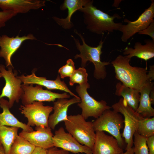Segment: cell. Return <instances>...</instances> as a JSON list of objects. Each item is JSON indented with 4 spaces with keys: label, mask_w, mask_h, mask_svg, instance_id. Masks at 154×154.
<instances>
[{
    "label": "cell",
    "mask_w": 154,
    "mask_h": 154,
    "mask_svg": "<svg viewBox=\"0 0 154 154\" xmlns=\"http://www.w3.org/2000/svg\"><path fill=\"white\" fill-rule=\"evenodd\" d=\"M74 31L80 37L83 43L81 45L78 39L72 35L77 49L80 52V54H77L74 56V59H81V65L82 67L86 66L87 61L92 62L95 67L94 77L97 80L105 79L107 74L106 66L110 63L109 62H102L101 60L100 56L102 53V49L104 41L101 40L96 47L90 46L86 43L84 38L81 34L76 30H74Z\"/></svg>",
    "instance_id": "3957f363"
},
{
    "label": "cell",
    "mask_w": 154,
    "mask_h": 154,
    "mask_svg": "<svg viewBox=\"0 0 154 154\" xmlns=\"http://www.w3.org/2000/svg\"><path fill=\"white\" fill-rule=\"evenodd\" d=\"M139 135L147 138L154 135V117H142L139 121L136 131Z\"/></svg>",
    "instance_id": "484cf974"
},
{
    "label": "cell",
    "mask_w": 154,
    "mask_h": 154,
    "mask_svg": "<svg viewBox=\"0 0 154 154\" xmlns=\"http://www.w3.org/2000/svg\"><path fill=\"white\" fill-rule=\"evenodd\" d=\"M154 87V83L149 81L144 85L139 91V104L136 112L144 118H151L154 116V109L151 106L149 94Z\"/></svg>",
    "instance_id": "44dd1931"
},
{
    "label": "cell",
    "mask_w": 154,
    "mask_h": 154,
    "mask_svg": "<svg viewBox=\"0 0 154 154\" xmlns=\"http://www.w3.org/2000/svg\"><path fill=\"white\" fill-rule=\"evenodd\" d=\"M76 70L74 63L73 60L69 59L66 61V64L61 67L58 70L60 77L64 78L66 77H70Z\"/></svg>",
    "instance_id": "f1b7e54d"
},
{
    "label": "cell",
    "mask_w": 154,
    "mask_h": 154,
    "mask_svg": "<svg viewBox=\"0 0 154 154\" xmlns=\"http://www.w3.org/2000/svg\"><path fill=\"white\" fill-rule=\"evenodd\" d=\"M154 1L151 0L150 6L134 21H131L126 19H124L126 25H122L119 31L121 32L122 41L126 42L131 37L146 28L154 21Z\"/></svg>",
    "instance_id": "30bf717a"
},
{
    "label": "cell",
    "mask_w": 154,
    "mask_h": 154,
    "mask_svg": "<svg viewBox=\"0 0 154 154\" xmlns=\"http://www.w3.org/2000/svg\"><path fill=\"white\" fill-rule=\"evenodd\" d=\"M0 154H6L4 148L1 144H0Z\"/></svg>",
    "instance_id": "74e56055"
},
{
    "label": "cell",
    "mask_w": 154,
    "mask_h": 154,
    "mask_svg": "<svg viewBox=\"0 0 154 154\" xmlns=\"http://www.w3.org/2000/svg\"></svg>",
    "instance_id": "ab89813d"
},
{
    "label": "cell",
    "mask_w": 154,
    "mask_h": 154,
    "mask_svg": "<svg viewBox=\"0 0 154 154\" xmlns=\"http://www.w3.org/2000/svg\"><path fill=\"white\" fill-rule=\"evenodd\" d=\"M31 154H47L46 149L39 147H35Z\"/></svg>",
    "instance_id": "e575fe53"
},
{
    "label": "cell",
    "mask_w": 154,
    "mask_h": 154,
    "mask_svg": "<svg viewBox=\"0 0 154 154\" xmlns=\"http://www.w3.org/2000/svg\"><path fill=\"white\" fill-rule=\"evenodd\" d=\"M2 77V76L1 75V72H0V78Z\"/></svg>",
    "instance_id": "f35d334b"
},
{
    "label": "cell",
    "mask_w": 154,
    "mask_h": 154,
    "mask_svg": "<svg viewBox=\"0 0 154 154\" xmlns=\"http://www.w3.org/2000/svg\"><path fill=\"white\" fill-rule=\"evenodd\" d=\"M35 147L18 135L13 143L9 154H31Z\"/></svg>",
    "instance_id": "d4e9b609"
},
{
    "label": "cell",
    "mask_w": 154,
    "mask_h": 154,
    "mask_svg": "<svg viewBox=\"0 0 154 154\" xmlns=\"http://www.w3.org/2000/svg\"><path fill=\"white\" fill-rule=\"evenodd\" d=\"M46 151L47 154H69L68 151L54 146L47 149Z\"/></svg>",
    "instance_id": "1f68e13d"
},
{
    "label": "cell",
    "mask_w": 154,
    "mask_h": 154,
    "mask_svg": "<svg viewBox=\"0 0 154 154\" xmlns=\"http://www.w3.org/2000/svg\"><path fill=\"white\" fill-rule=\"evenodd\" d=\"M133 137L134 154H149L147 143V138L139 135L136 131L134 133Z\"/></svg>",
    "instance_id": "4316f807"
},
{
    "label": "cell",
    "mask_w": 154,
    "mask_h": 154,
    "mask_svg": "<svg viewBox=\"0 0 154 154\" xmlns=\"http://www.w3.org/2000/svg\"><path fill=\"white\" fill-rule=\"evenodd\" d=\"M121 154H134L133 147H132L129 150L126 151L125 153H123Z\"/></svg>",
    "instance_id": "8d00e7d4"
},
{
    "label": "cell",
    "mask_w": 154,
    "mask_h": 154,
    "mask_svg": "<svg viewBox=\"0 0 154 154\" xmlns=\"http://www.w3.org/2000/svg\"><path fill=\"white\" fill-rule=\"evenodd\" d=\"M53 139L54 147L75 154H92L91 149L80 144L71 134L66 132L62 127L55 131Z\"/></svg>",
    "instance_id": "7c38bea8"
},
{
    "label": "cell",
    "mask_w": 154,
    "mask_h": 154,
    "mask_svg": "<svg viewBox=\"0 0 154 154\" xmlns=\"http://www.w3.org/2000/svg\"><path fill=\"white\" fill-rule=\"evenodd\" d=\"M95 131H105L112 135L117 141L123 149L125 142L122 137L120 130L124 126V119L119 113L110 109L105 111L92 122Z\"/></svg>",
    "instance_id": "5b68a950"
},
{
    "label": "cell",
    "mask_w": 154,
    "mask_h": 154,
    "mask_svg": "<svg viewBox=\"0 0 154 154\" xmlns=\"http://www.w3.org/2000/svg\"><path fill=\"white\" fill-rule=\"evenodd\" d=\"M63 121L68 133L80 144L92 149L95 137L92 122L86 121L81 114L67 116Z\"/></svg>",
    "instance_id": "277c9868"
},
{
    "label": "cell",
    "mask_w": 154,
    "mask_h": 154,
    "mask_svg": "<svg viewBox=\"0 0 154 154\" xmlns=\"http://www.w3.org/2000/svg\"><path fill=\"white\" fill-rule=\"evenodd\" d=\"M145 43L143 45L140 42H137L134 48L126 47L123 50V54L130 59L135 56L146 61L153 58L154 57V41L148 39Z\"/></svg>",
    "instance_id": "ffe728a7"
},
{
    "label": "cell",
    "mask_w": 154,
    "mask_h": 154,
    "mask_svg": "<svg viewBox=\"0 0 154 154\" xmlns=\"http://www.w3.org/2000/svg\"><path fill=\"white\" fill-rule=\"evenodd\" d=\"M42 87L37 84L35 87L32 84H21L23 93L21 99L23 105L31 104L34 101L54 102L57 99H67L70 97V95L66 92L62 94L54 92L44 90Z\"/></svg>",
    "instance_id": "8fae6325"
},
{
    "label": "cell",
    "mask_w": 154,
    "mask_h": 154,
    "mask_svg": "<svg viewBox=\"0 0 154 154\" xmlns=\"http://www.w3.org/2000/svg\"><path fill=\"white\" fill-rule=\"evenodd\" d=\"M80 102V98L74 97L69 100L66 98L58 99L56 102H54V112L49 116L48 127L51 129H54L59 122L67 119V112L69 106Z\"/></svg>",
    "instance_id": "ac0fdd59"
},
{
    "label": "cell",
    "mask_w": 154,
    "mask_h": 154,
    "mask_svg": "<svg viewBox=\"0 0 154 154\" xmlns=\"http://www.w3.org/2000/svg\"><path fill=\"white\" fill-rule=\"evenodd\" d=\"M19 110L27 118L28 125L35 127H48V118L53 107L44 106L42 102L34 101L30 104L21 105Z\"/></svg>",
    "instance_id": "ba28073f"
},
{
    "label": "cell",
    "mask_w": 154,
    "mask_h": 154,
    "mask_svg": "<svg viewBox=\"0 0 154 154\" xmlns=\"http://www.w3.org/2000/svg\"><path fill=\"white\" fill-rule=\"evenodd\" d=\"M92 154H121L123 149L119 145L117 140L113 136L106 134L104 131H96Z\"/></svg>",
    "instance_id": "5bb4252c"
},
{
    "label": "cell",
    "mask_w": 154,
    "mask_h": 154,
    "mask_svg": "<svg viewBox=\"0 0 154 154\" xmlns=\"http://www.w3.org/2000/svg\"><path fill=\"white\" fill-rule=\"evenodd\" d=\"M36 40V38L31 34L27 36L10 37L5 35L0 36V57L3 58L6 67H13L11 58L20 48L23 42L27 40Z\"/></svg>",
    "instance_id": "4fadbf2b"
},
{
    "label": "cell",
    "mask_w": 154,
    "mask_h": 154,
    "mask_svg": "<svg viewBox=\"0 0 154 154\" xmlns=\"http://www.w3.org/2000/svg\"><path fill=\"white\" fill-rule=\"evenodd\" d=\"M111 107L124 116V128L122 137L127 144L125 150H129L133 147V135L137 131L139 121L142 117L128 105L122 98Z\"/></svg>",
    "instance_id": "8992f818"
},
{
    "label": "cell",
    "mask_w": 154,
    "mask_h": 154,
    "mask_svg": "<svg viewBox=\"0 0 154 154\" xmlns=\"http://www.w3.org/2000/svg\"><path fill=\"white\" fill-rule=\"evenodd\" d=\"M19 128L0 124V143L6 154H9L11 146L18 135Z\"/></svg>",
    "instance_id": "cb8c5ba5"
},
{
    "label": "cell",
    "mask_w": 154,
    "mask_h": 154,
    "mask_svg": "<svg viewBox=\"0 0 154 154\" xmlns=\"http://www.w3.org/2000/svg\"><path fill=\"white\" fill-rule=\"evenodd\" d=\"M147 76L150 81L154 80V65L149 66V70L147 73Z\"/></svg>",
    "instance_id": "836d02e7"
},
{
    "label": "cell",
    "mask_w": 154,
    "mask_h": 154,
    "mask_svg": "<svg viewBox=\"0 0 154 154\" xmlns=\"http://www.w3.org/2000/svg\"><path fill=\"white\" fill-rule=\"evenodd\" d=\"M138 33L139 34L145 35L149 36L151 38L152 40L154 41V21L146 28Z\"/></svg>",
    "instance_id": "4dcf8cb0"
},
{
    "label": "cell",
    "mask_w": 154,
    "mask_h": 154,
    "mask_svg": "<svg viewBox=\"0 0 154 154\" xmlns=\"http://www.w3.org/2000/svg\"><path fill=\"white\" fill-rule=\"evenodd\" d=\"M36 131L28 132L23 130L19 135L23 137L35 147L45 149L54 147L53 134L49 127H35Z\"/></svg>",
    "instance_id": "9a60e30c"
},
{
    "label": "cell",
    "mask_w": 154,
    "mask_h": 154,
    "mask_svg": "<svg viewBox=\"0 0 154 154\" xmlns=\"http://www.w3.org/2000/svg\"><path fill=\"white\" fill-rule=\"evenodd\" d=\"M130 60L126 55H119L111 63L116 78L124 85L139 92L144 85L150 81L147 76V68L131 66L129 63Z\"/></svg>",
    "instance_id": "7a4b0ae2"
},
{
    "label": "cell",
    "mask_w": 154,
    "mask_h": 154,
    "mask_svg": "<svg viewBox=\"0 0 154 154\" xmlns=\"http://www.w3.org/2000/svg\"><path fill=\"white\" fill-rule=\"evenodd\" d=\"M116 89L115 94L122 97L127 105L136 111L139 104V92L124 85L121 82L116 84Z\"/></svg>",
    "instance_id": "603a6c76"
},
{
    "label": "cell",
    "mask_w": 154,
    "mask_h": 154,
    "mask_svg": "<svg viewBox=\"0 0 154 154\" xmlns=\"http://www.w3.org/2000/svg\"><path fill=\"white\" fill-rule=\"evenodd\" d=\"M93 1H89L78 11L83 13L84 22L86 28L91 32L98 35H103L105 32H113L119 31L123 25L116 23V18H121L119 15L115 14L110 16L98 9L93 5Z\"/></svg>",
    "instance_id": "6da1fadb"
},
{
    "label": "cell",
    "mask_w": 154,
    "mask_h": 154,
    "mask_svg": "<svg viewBox=\"0 0 154 154\" xmlns=\"http://www.w3.org/2000/svg\"><path fill=\"white\" fill-rule=\"evenodd\" d=\"M17 14L9 10L0 11V29L5 27L6 23Z\"/></svg>",
    "instance_id": "f546056e"
},
{
    "label": "cell",
    "mask_w": 154,
    "mask_h": 154,
    "mask_svg": "<svg viewBox=\"0 0 154 154\" xmlns=\"http://www.w3.org/2000/svg\"><path fill=\"white\" fill-rule=\"evenodd\" d=\"M45 0H0V8L2 11H10L17 14L25 13L45 6Z\"/></svg>",
    "instance_id": "e0dca14e"
},
{
    "label": "cell",
    "mask_w": 154,
    "mask_h": 154,
    "mask_svg": "<svg viewBox=\"0 0 154 154\" xmlns=\"http://www.w3.org/2000/svg\"></svg>",
    "instance_id": "60d3db41"
},
{
    "label": "cell",
    "mask_w": 154,
    "mask_h": 154,
    "mask_svg": "<svg viewBox=\"0 0 154 154\" xmlns=\"http://www.w3.org/2000/svg\"><path fill=\"white\" fill-rule=\"evenodd\" d=\"M88 74L84 67H80L76 70L73 74L70 77V85L73 86L77 83L80 85L88 83Z\"/></svg>",
    "instance_id": "83f0119b"
},
{
    "label": "cell",
    "mask_w": 154,
    "mask_h": 154,
    "mask_svg": "<svg viewBox=\"0 0 154 154\" xmlns=\"http://www.w3.org/2000/svg\"><path fill=\"white\" fill-rule=\"evenodd\" d=\"M149 97L151 101L152 104H154V88H152L150 91L149 94Z\"/></svg>",
    "instance_id": "d590c367"
},
{
    "label": "cell",
    "mask_w": 154,
    "mask_h": 154,
    "mask_svg": "<svg viewBox=\"0 0 154 154\" xmlns=\"http://www.w3.org/2000/svg\"><path fill=\"white\" fill-rule=\"evenodd\" d=\"M147 143L149 154H154V135L147 138Z\"/></svg>",
    "instance_id": "d6a6232c"
},
{
    "label": "cell",
    "mask_w": 154,
    "mask_h": 154,
    "mask_svg": "<svg viewBox=\"0 0 154 154\" xmlns=\"http://www.w3.org/2000/svg\"><path fill=\"white\" fill-rule=\"evenodd\" d=\"M89 0H64L60 7V10L68 9V14L65 18H60L56 17H52L54 21L59 26L65 29L72 28L74 25L71 21L73 14L76 11L83 7Z\"/></svg>",
    "instance_id": "d6986e66"
},
{
    "label": "cell",
    "mask_w": 154,
    "mask_h": 154,
    "mask_svg": "<svg viewBox=\"0 0 154 154\" xmlns=\"http://www.w3.org/2000/svg\"><path fill=\"white\" fill-rule=\"evenodd\" d=\"M90 87V85L88 83L78 85L76 89L81 99V102L78 106L82 109L81 114L86 120L90 117L97 119L105 111L112 108L111 106L107 105L105 100L98 101L90 96L87 91Z\"/></svg>",
    "instance_id": "52a82bcc"
},
{
    "label": "cell",
    "mask_w": 154,
    "mask_h": 154,
    "mask_svg": "<svg viewBox=\"0 0 154 154\" xmlns=\"http://www.w3.org/2000/svg\"><path fill=\"white\" fill-rule=\"evenodd\" d=\"M0 106L3 109L2 112L0 113V125L21 128L28 132L34 131L31 127L20 121L11 112L8 101L3 98L0 99Z\"/></svg>",
    "instance_id": "7402d4cb"
},
{
    "label": "cell",
    "mask_w": 154,
    "mask_h": 154,
    "mask_svg": "<svg viewBox=\"0 0 154 154\" xmlns=\"http://www.w3.org/2000/svg\"><path fill=\"white\" fill-rule=\"evenodd\" d=\"M13 68L12 67H8V70H7L4 65L0 64V72L5 82L0 95V99L4 97L8 98L10 108L13 107L15 102H19L23 93L21 84L22 82L13 73Z\"/></svg>",
    "instance_id": "9c48e42d"
},
{
    "label": "cell",
    "mask_w": 154,
    "mask_h": 154,
    "mask_svg": "<svg viewBox=\"0 0 154 154\" xmlns=\"http://www.w3.org/2000/svg\"><path fill=\"white\" fill-rule=\"evenodd\" d=\"M17 77L24 84H36L44 86L49 90L56 89L63 91L74 97L80 98L69 89L64 81L61 80L59 75L55 80H48L45 77L37 76L34 72H32L31 74L29 75L25 76L22 75Z\"/></svg>",
    "instance_id": "2e32d148"
}]
</instances>
